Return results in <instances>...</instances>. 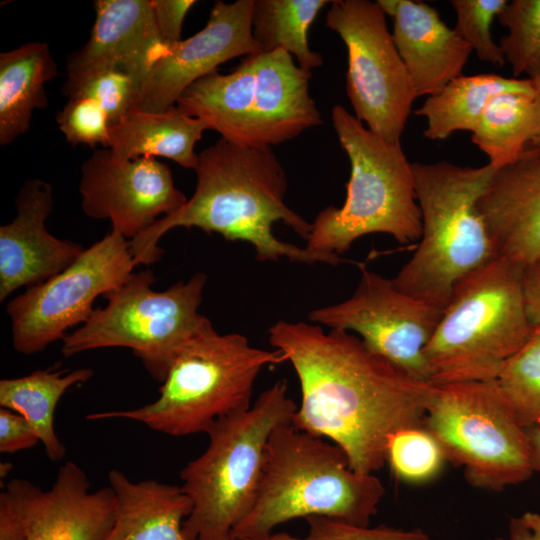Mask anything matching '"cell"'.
Wrapping results in <instances>:
<instances>
[{
	"mask_svg": "<svg viewBox=\"0 0 540 540\" xmlns=\"http://www.w3.org/2000/svg\"><path fill=\"white\" fill-rule=\"evenodd\" d=\"M269 342L299 380L301 402L291 423L339 446L355 472L379 471L391 435L423 424L436 386L407 375L355 334L278 321Z\"/></svg>",
	"mask_w": 540,
	"mask_h": 540,
	"instance_id": "1",
	"label": "cell"
},
{
	"mask_svg": "<svg viewBox=\"0 0 540 540\" xmlns=\"http://www.w3.org/2000/svg\"><path fill=\"white\" fill-rule=\"evenodd\" d=\"M195 172V191L186 204L129 241L135 266L158 262L163 253L159 240L178 227L247 242L261 262L287 258L297 263L338 265L344 261L274 235L273 225L282 222L307 240L312 223L287 206L286 173L272 148L243 147L220 138L199 153Z\"/></svg>",
	"mask_w": 540,
	"mask_h": 540,
	"instance_id": "2",
	"label": "cell"
},
{
	"mask_svg": "<svg viewBox=\"0 0 540 540\" xmlns=\"http://www.w3.org/2000/svg\"><path fill=\"white\" fill-rule=\"evenodd\" d=\"M384 494L380 479L355 472L339 446L285 423L268 440L254 504L231 537L264 538L312 516L368 526Z\"/></svg>",
	"mask_w": 540,
	"mask_h": 540,
	"instance_id": "3",
	"label": "cell"
},
{
	"mask_svg": "<svg viewBox=\"0 0 540 540\" xmlns=\"http://www.w3.org/2000/svg\"><path fill=\"white\" fill-rule=\"evenodd\" d=\"M523 270L497 256L455 285L424 350L433 385L496 380L528 341Z\"/></svg>",
	"mask_w": 540,
	"mask_h": 540,
	"instance_id": "4",
	"label": "cell"
},
{
	"mask_svg": "<svg viewBox=\"0 0 540 540\" xmlns=\"http://www.w3.org/2000/svg\"><path fill=\"white\" fill-rule=\"evenodd\" d=\"M412 170L422 232L392 281L400 291L444 309L462 278L497 257L477 208L497 169L439 161L414 162Z\"/></svg>",
	"mask_w": 540,
	"mask_h": 540,
	"instance_id": "5",
	"label": "cell"
},
{
	"mask_svg": "<svg viewBox=\"0 0 540 540\" xmlns=\"http://www.w3.org/2000/svg\"><path fill=\"white\" fill-rule=\"evenodd\" d=\"M283 361L279 351L253 347L244 335L218 333L207 319L173 360L155 401L86 419L133 420L176 437L207 434L218 419L248 409L260 372Z\"/></svg>",
	"mask_w": 540,
	"mask_h": 540,
	"instance_id": "6",
	"label": "cell"
},
{
	"mask_svg": "<svg viewBox=\"0 0 540 540\" xmlns=\"http://www.w3.org/2000/svg\"><path fill=\"white\" fill-rule=\"evenodd\" d=\"M311 76L283 49L259 52L228 74L216 71L197 80L176 106L229 142L271 148L322 124L310 95Z\"/></svg>",
	"mask_w": 540,
	"mask_h": 540,
	"instance_id": "7",
	"label": "cell"
},
{
	"mask_svg": "<svg viewBox=\"0 0 540 540\" xmlns=\"http://www.w3.org/2000/svg\"><path fill=\"white\" fill-rule=\"evenodd\" d=\"M296 403L286 380L276 381L246 410L218 419L205 451L180 472L193 507L183 523L189 540H228L252 508L272 432L292 422Z\"/></svg>",
	"mask_w": 540,
	"mask_h": 540,
	"instance_id": "8",
	"label": "cell"
},
{
	"mask_svg": "<svg viewBox=\"0 0 540 540\" xmlns=\"http://www.w3.org/2000/svg\"><path fill=\"white\" fill-rule=\"evenodd\" d=\"M331 119L350 162L346 198L341 207L330 205L317 214L305 247L340 257L357 239L372 233L391 235L402 244L420 239L412 163L401 143L384 140L341 105L333 106Z\"/></svg>",
	"mask_w": 540,
	"mask_h": 540,
	"instance_id": "9",
	"label": "cell"
},
{
	"mask_svg": "<svg viewBox=\"0 0 540 540\" xmlns=\"http://www.w3.org/2000/svg\"><path fill=\"white\" fill-rule=\"evenodd\" d=\"M151 270L132 273L118 288L104 295L107 305L62 339L61 354L129 348L152 378L163 382L173 360L207 318L199 313L207 276L193 275L165 291L152 289Z\"/></svg>",
	"mask_w": 540,
	"mask_h": 540,
	"instance_id": "10",
	"label": "cell"
},
{
	"mask_svg": "<svg viewBox=\"0 0 540 540\" xmlns=\"http://www.w3.org/2000/svg\"><path fill=\"white\" fill-rule=\"evenodd\" d=\"M422 426L439 443L446 461L463 468L473 487L502 491L534 473L527 431L496 380L436 386Z\"/></svg>",
	"mask_w": 540,
	"mask_h": 540,
	"instance_id": "11",
	"label": "cell"
},
{
	"mask_svg": "<svg viewBox=\"0 0 540 540\" xmlns=\"http://www.w3.org/2000/svg\"><path fill=\"white\" fill-rule=\"evenodd\" d=\"M325 25L347 49L346 93L355 117L400 144L417 97L378 1L334 0Z\"/></svg>",
	"mask_w": 540,
	"mask_h": 540,
	"instance_id": "12",
	"label": "cell"
},
{
	"mask_svg": "<svg viewBox=\"0 0 540 540\" xmlns=\"http://www.w3.org/2000/svg\"><path fill=\"white\" fill-rule=\"evenodd\" d=\"M135 267L129 240L111 230L62 272L7 304L13 348L31 355L62 340L91 317L95 299L121 286Z\"/></svg>",
	"mask_w": 540,
	"mask_h": 540,
	"instance_id": "13",
	"label": "cell"
},
{
	"mask_svg": "<svg viewBox=\"0 0 540 540\" xmlns=\"http://www.w3.org/2000/svg\"><path fill=\"white\" fill-rule=\"evenodd\" d=\"M442 312V308L400 291L392 279L362 268L358 286L348 299L314 309L308 319L358 334L372 352L407 375L431 383L424 350Z\"/></svg>",
	"mask_w": 540,
	"mask_h": 540,
	"instance_id": "14",
	"label": "cell"
},
{
	"mask_svg": "<svg viewBox=\"0 0 540 540\" xmlns=\"http://www.w3.org/2000/svg\"><path fill=\"white\" fill-rule=\"evenodd\" d=\"M83 212L109 219L112 230L127 240L187 202L170 168L153 157L121 159L109 148L96 150L81 166Z\"/></svg>",
	"mask_w": 540,
	"mask_h": 540,
	"instance_id": "15",
	"label": "cell"
},
{
	"mask_svg": "<svg viewBox=\"0 0 540 540\" xmlns=\"http://www.w3.org/2000/svg\"><path fill=\"white\" fill-rule=\"evenodd\" d=\"M254 0L216 1L207 24L196 34L169 45L147 76L137 109L162 112L176 106L197 80L231 59L261 52L252 34Z\"/></svg>",
	"mask_w": 540,
	"mask_h": 540,
	"instance_id": "16",
	"label": "cell"
},
{
	"mask_svg": "<svg viewBox=\"0 0 540 540\" xmlns=\"http://www.w3.org/2000/svg\"><path fill=\"white\" fill-rule=\"evenodd\" d=\"M96 18L86 44L69 55L68 96L89 75L104 69H121L141 88L156 62L169 51L157 29L151 0H96Z\"/></svg>",
	"mask_w": 540,
	"mask_h": 540,
	"instance_id": "17",
	"label": "cell"
},
{
	"mask_svg": "<svg viewBox=\"0 0 540 540\" xmlns=\"http://www.w3.org/2000/svg\"><path fill=\"white\" fill-rule=\"evenodd\" d=\"M52 208L50 183L31 179L20 188L16 217L0 227V301L21 287L57 275L83 252L80 244L48 232L46 221Z\"/></svg>",
	"mask_w": 540,
	"mask_h": 540,
	"instance_id": "18",
	"label": "cell"
},
{
	"mask_svg": "<svg viewBox=\"0 0 540 540\" xmlns=\"http://www.w3.org/2000/svg\"><path fill=\"white\" fill-rule=\"evenodd\" d=\"M24 510L27 540H105L116 514L110 486L94 492L74 462L60 466L53 486L43 491L15 478Z\"/></svg>",
	"mask_w": 540,
	"mask_h": 540,
	"instance_id": "19",
	"label": "cell"
},
{
	"mask_svg": "<svg viewBox=\"0 0 540 540\" xmlns=\"http://www.w3.org/2000/svg\"><path fill=\"white\" fill-rule=\"evenodd\" d=\"M498 257L523 269L540 257V147L495 170L477 202Z\"/></svg>",
	"mask_w": 540,
	"mask_h": 540,
	"instance_id": "20",
	"label": "cell"
},
{
	"mask_svg": "<svg viewBox=\"0 0 540 540\" xmlns=\"http://www.w3.org/2000/svg\"><path fill=\"white\" fill-rule=\"evenodd\" d=\"M378 3L392 18V37L417 97L437 94L463 75L472 50L435 8L414 0Z\"/></svg>",
	"mask_w": 540,
	"mask_h": 540,
	"instance_id": "21",
	"label": "cell"
},
{
	"mask_svg": "<svg viewBox=\"0 0 540 540\" xmlns=\"http://www.w3.org/2000/svg\"><path fill=\"white\" fill-rule=\"evenodd\" d=\"M108 481L116 514L105 540H189L183 523L193 504L181 486L154 479L133 482L116 469Z\"/></svg>",
	"mask_w": 540,
	"mask_h": 540,
	"instance_id": "22",
	"label": "cell"
},
{
	"mask_svg": "<svg viewBox=\"0 0 540 540\" xmlns=\"http://www.w3.org/2000/svg\"><path fill=\"white\" fill-rule=\"evenodd\" d=\"M206 130L205 121L177 106L162 112L134 109L110 126L109 149L121 159L164 157L195 170L199 160L195 145Z\"/></svg>",
	"mask_w": 540,
	"mask_h": 540,
	"instance_id": "23",
	"label": "cell"
},
{
	"mask_svg": "<svg viewBox=\"0 0 540 540\" xmlns=\"http://www.w3.org/2000/svg\"><path fill=\"white\" fill-rule=\"evenodd\" d=\"M57 74L47 43H25L0 54L1 145L29 130L33 111L48 105L45 84Z\"/></svg>",
	"mask_w": 540,
	"mask_h": 540,
	"instance_id": "24",
	"label": "cell"
},
{
	"mask_svg": "<svg viewBox=\"0 0 540 540\" xmlns=\"http://www.w3.org/2000/svg\"><path fill=\"white\" fill-rule=\"evenodd\" d=\"M502 93L533 97L527 77H504L487 73L455 78L415 110L416 115L426 119L424 137L429 140H445L457 131L472 133L489 101Z\"/></svg>",
	"mask_w": 540,
	"mask_h": 540,
	"instance_id": "25",
	"label": "cell"
},
{
	"mask_svg": "<svg viewBox=\"0 0 540 540\" xmlns=\"http://www.w3.org/2000/svg\"><path fill=\"white\" fill-rule=\"evenodd\" d=\"M93 376L90 368L73 371L36 370L17 378L0 381V406L22 415L32 426L44 446L47 457L54 462L64 458L66 447L54 428L55 409L64 393Z\"/></svg>",
	"mask_w": 540,
	"mask_h": 540,
	"instance_id": "26",
	"label": "cell"
},
{
	"mask_svg": "<svg viewBox=\"0 0 540 540\" xmlns=\"http://www.w3.org/2000/svg\"><path fill=\"white\" fill-rule=\"evenodd\" d=\"M328 0H254L252 34L261 52L283 49L302 69L322 66V56L309 47L308 32Z\"/></svg>",
	"mask_w": 540,
	"mask_h": 540,
	"instance_id": "27",
	"label": "cell"
},
{
	"mask_svg": "<svg viewBox=\"0 0 540 540\" xmlns=\"http://www.w3.org/2000/svg\"><path fill=\"white\" fill-rule=\"evenodd\" d=\"M535 131L533 97L517 93L494 96L472 132V142L500 169L516 161Z\"/></svg>",
	"mask_w": 540,
	"mask_h": 540,
	"instance_id": "28",
	"label": "cell"
},
{
	"mask_svg": "<svg viewBox=\"0 0 540 540\" xmlns=\"http://www.w3.org/2000/svg\"><path fill=\"white\" fill-rule=\"evenodd\" d=\"M496 382L517 422L525 429L540 426V325L506 362Z\"/></svg>",
	"mask_w": 540,
	"mask_h": 540,
	"instance_id": "29",
	"label": "cell"
},
{
	"mask_svg": "<svg viewBox=\"0 0 540 540\" xmlns=\"http://www.w3.org/2000/svg\"><path fill=\"white\" fill-rule=\"evenodd\" d=\"M446 462L444 453L422 425L403 428L389 438L387 463L397 479L411 484L431 481Z\"/></svg>",
	"mask_w": 540,
	"mask_h": 540,
	"instance_id": "30",
	"label": "cell"
},
{
	"mask_svg": "<svg viewBox=\"0 0 540 540\" xmlns=\"http://www.w3.org/2000/svg\"><path fill=\"white\" fill-rule=\"evenodd\" d=\"M497 19L507 29L499 45L513 77L527 76L540 61V0L508 1Z\"/></svg>",
	"mask_w": 540,
	"mask_h": 540,
	"instance_id": "31",
	"label": "cell"
},
{
	"mask_svg": "<svg viewBox=\"0 0 540 540\" xmlns=\"http://www.w3.org/2000/svg\"><path fill=\"white\" fill-rule=\"evenodd\" d=\"M507 0H451L456 14L454 30L479 60L496 66L506 63L504 53L491 34V24L506 7Z\"/></svg>",
	"mask_w": 540,
	"mask_h": 540,
	"instance_id": "32",
	"label": "cell"
},
{
	"mask_svg": "<svg viewBox=\"0 0 540 540\" xmlns=\"http://www.w3.org/2000/svg\"><path fill=\"white\" fill-rule=\"evenodd\" d=\"M141 85L127 72L111 68L85 78L67 97H87L106 111L110 126L137 109Z\"/></svg>",
	"mask_w": 540,
	"mask_h": 540,
	"instance_id": "33",
	"label": "cell"
},
{
	"mask_svg": "<svg viewBox=\"0 0 540 540\" xmlns=\"http://www.w3.org/2000/svg\"><path fill=\"white\" fill-rule=\"evenodd\" d=\"M58 127L72 145L109 148L110 124L106 111L95 100L71 97L57 114Z\"/></svg>",
	"mask_w": 540,
	"mask_h": 540,
	"instance_id": "34",
	"label": "cell"
},
{
	"mask_svg": "<svg viewBox=\"0 0 540 540\" xmlns=\"http://www.w3.org/2000/svg\"><path fill=\"white\" fill-rule=\"evenodd\" d=\"M306 520L308 533L302 540H431L420 528L359 526L321 516H312Z\"/></svg>",
	"mask_w": 540,
	"mask_h": 540,
	"instance_id": "35",
	"label": "cell"
},
{
	"mask_svg": "<svg viewBox=\"0 0 540 540\" xmlns=\"http://www.w3.org/2000/svg\"><path fill=\"white\" fill-rule=\"evenodd\" d=\"M40 442L30 423L19 413L0 408V452L27 450Z\"/></svg>",
	"mask_w": 540,
	"mask_h": 540,
	"instance_id": "36",
	"label": "cell"
},
{
	"mask_svg": "<svg viewBox=\"0 0 540 540\" xmlns=\"http://www.w3.org/2000/svg\"><path fill=\"white\" fill-rule=\"evenodd\" d=\"M0 540H27L24 510L15 479L0 494Z\"/></svg>",
	"mask_w": 540,
	"mask_h": 540,
	"instance_id": "37",
	"label": "cell"
},
{
	"mask_svg": "<svg viewBox=\"0 0 540 540\" xmlns=\"http://www.w3.org/2000/svg\"><path fill=\"white\" fill-rule=\"evenodd\" d=\"M194 0H151L154 20L162 39L169 44L181 41L185 16Z\"/></svg>",
	"mask_w": 540,
	"mask_h": 540,
	"instance_id": "38",
	"label": "cell"
},
{
	"mask_svg": "<svg viewBox=\"0 0 540 540\" xmlns=\"http://www.w3.org/2000/svg\"><path fill=\"white\" fill-rule=\"evenodd\" d=\"M523 290L529 318L540 325V257L524 268Z\"/></svg>",
	"mask_w": 540,
	"mask_h": 540,
	"instance_id": "39",
	"label": "cell"
},
{
	"mask_svg": "<svg viewBox=\"0 0 540 540\" xmlns=\"http://www.w3.org/2000/svg\"><path fill=\"white\" fill-rule=\"evenodd\" d=\"M533 90V103L535 109V131L529 145L540 147V61L528 73Z\"/></svg>",
	"mask_w": 540,
	"mask_h": 540,
	"instance_id": "40",
	"label": "cell"
},
{
	"mask_svg": "<svg viewBox=\"0 0 540 540\" xmlns=\"http://www.w3.org/2000/svg\"><path fill=\"white\" fill-rule=\"evenodd\" d=\"M490 540H533V537L522 517H511L508 524L507 536L496 537Z\"/></svg>",
	"mask_w": 540,
	"mask_h": 540,
	"instance_id": "41",
	"label": "cell"
},
{
	"mask_svg": "<svg viewBox=\"0 0 540 540\" xmlns=\"http://www.w3.org/2000/svg\"><path fill=\"white\" fill-rule=\"evenodd\" d=\"M531 449V464L534 472L540 474V426L526 429Z\"/></svg>",
	"mask_w": 540,
	"mask_h": 540,
	"instance_id": "42",
	"label": "cell"
},
{
	"mask_svg": "<svg viewBox=\"0 0 540 540\" xmlns=\"http://www.w3.org/2000/svg\"><path fill=\"white\" fill-rule=\"evenodd\" d=\"M521 517L531 531L533 540H540V514L528 511Z\"/></svg>",
	"mask_w": 540,
	"mask_h": 540,
	"instance_id": "43",
	"label": "cell"
},
{
	"mask_svg": "<svg viewBox=\"0 0 540 540\" xmlns=\"http://www.w3.org/2000/svg\"><path fill=\"white\" fill-rule=\"evenodd\" d=\"M228 540H302V539L294 537L285 532H280V533L270 534L267 537L259 538V539H254V538L236 539V538L231 537Z\"/></svg>",
	"mask_w": 540,
	"mask_h": 540,
	"instance_id": "44",
	"label": "cell"
},
{
	"mask_svg": "<svg viewBox=\"0 0 540 540\" xmlns=\"http://www.w3.org/2000/svg\"><path fill=\"white\" fill-rule=\"evenodd\" d=\"M11 469H12V465L10 463L8 462L1 463V467H0L1 478L6 477Z\"/></svg>",
	"mask_w": 540,
	"mask_h": 540,
	"instance_id": "45",
	"label": "cell"
}]
</instances>
